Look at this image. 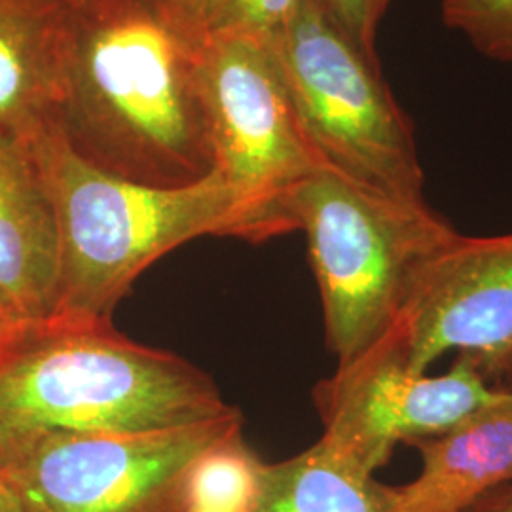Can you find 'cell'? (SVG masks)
<instances>
[{
  "label": "cell",
  "instance_id": "obj_25",
  "mask_svg": "<svg viewBox=\"0 0 512 512\" xmlns=\"http://www.w3.org/2000/svg\"><path fill=\"white\" fill-rule=\"evenodd\" d=\"M509 380H511V382H512V370H511V374H509ZM511 387H512V384H511Z\"/></svg>",
  "mask_w": 512,
  "mask_h": 512
},
{
  "label": "cell",
  "instance_id": "obj_12",
  "mask_svg": "<svg viewBox=\"0 0 512 512\" xmlns=\"http://www.w3.org/2000/svg\"><path fill=\"white\" fill-rule=\"evenodd\" d=\"M67 6L0 0V139L31 143L61 103Z\"/></svg>",
  "mask_w": 512,
  "mask_h": 512
},
{
  "label": "cell",
  "instance_id": "obj_16",
  "mask_svg": "<svg viewBox=\"0 0 512 512\" xmlns=\"http://www.w3.org/2000/svg\"><path fill=\"white\" fill-rule=\"evenodd\" d=\"M440 18L478 54L512 65V0H442Z\"/></svg>",
  "mask_w": 512,
  "mask_h": 512
},
{
  "label": "cell",
  "instance_id": "obj_22",
  "mask_svg": "<svg viewBox=\"0 0 512 512\" xmlns=\"http://www.w3.org/2000/svg\"><path fill=\"white\" fill-rule=\"evenodd\" d=\"M395 0H374V19H376V23L380 25V21L385 16V12L389 10V6L393 4Z\"/></svg>",
  "mask_w": 512,
  "mask_h": 512
},
{
  "label": "cell",
  "instance_id": "obj_11",
  "mask_svg": "<svg viewBox=\"0 0 512 512\" xmlns=\"http://www.w3.org/2000/svg\"><path fill=\"white\" fill-rule=\"evenodd\" d=\"M412 446L420 473L391 486V512H465L512 482V397Z\"/></svg>",
  "mask_w": 512,
  "mask_h": 512
},
{
  "label": "cell",
  "instance_id": "obj_7",
  "mask_svg": "<svg viewBox=\"0 0 512 512\" xmlns=\"http://www.w3.org/2000/svg\"><path fill=\"white\" fill-rule=\"evenodd\" d=\"M200 90L215 171L266 222L272 236L294 232V188L327 167L300 126L268 44L202 37Z\"/></svg>",
  "mask_w": 512,
  "mask_h": 512
},
{
  "label": "cell",
  "instance_id": "obj_15",
  "mask_svg": "<svg viewBox=\"0 0 512 512\" xmlns=\"http://www.w3.org/2000/svg\"><path fill=\"white\" fill-rule=\"evenodd\" d=\"M306 0H196L192 27L200 37L251 38L268 44Z\"/></svg>",
  "mask_w": 512,
  "mask_h": 512
},
{
  "label": "cell",
  "instance_id": "obj_5",
  "mask_svg": "<svg viewBox=\"0 0 512 512\" xmlns=\"http://www.w3.org/2000/svg\"><path fill=\"white\" fill-rule=\"evenodd\" d=\"M268 48L323 164L372 190L425 200L408 114L385 84L380 63L344 33L321 0H306Z\"/></svg>",
  "mask_w": 512,
  "mask_h": 512
},
{
  "label": "cell",
  "instance_id": "obj_9",
  "mask_svg": "<svg viewBox=\"0 0 512 512\" xmlns=\"http://www.w3.org/2000/svg\"><path fill=\"white\" fill-rule=\"evenodd\" d=\"M397 332L418 372L454 351L494 384L512 370V232L458 234L431 256L408 296Z\"/></svg>",
  "mask_w": 512,
  "mask_h": 512
},
{
  "label": "cell",
  "instance_id": "obj_10",
  "mask_svg": "<svg viewBox=\"0 0 512 512\" xmlns=\"http://www.w3.org/2000/svg\"><path fill=\"white\" fill-rule=\"evenodd\" d=\"M59 279L54 207L29 143L0 139V304L48 323Z\"/></svg>",
  "mask_w": 512,
  "mask_h": 512
},
{
  "label": "cell",
  "instance_id": "obj_8",
  "mask_svg": "<svg viewBox=\"0 0 512 512\" xmlns=\"http://www.w3.org/2000/svg\"><path fill=\"white\" fill-rule=\"evenodd\" d=\"M511 397L512 387L490 384L461 357L439 376L410 368L393 329L313 389L323 421L319 440L368 475L385 465L399 444L442 435Z\"/></svg>",
  "mask_w": 512,
  "mask_h": 512
},
{
  "label": "cell",
  "instance_id": "obj_13",
  "mask_svg": "<svg viewBox=\"0 0 512 512\" xmlns=\"http://www.w3.org/2000/svg\"><path fill=\"white\" fill-rule=\"evenodd\" d=\"M251 512H391V486L317 440L298 456L262 463Z\"/></svg>",
  "mask_w": 512,
  "mask_h": 512
},
{
  "label": "cell",
  "instance_id": "obj_14",
  "mask_svg": "<svg viewBox=\"0 0 512 512\" xmlns=\"http://www.w3.org/2000/svg\"><path fill=\"white\" fill-rule=\"evenodd\" d=\"M262 459L245 444L241 433L211 448L196 463L188 507L220 512H251L258 492Z\"/></svg>",
  "mask_w": 512,
  "mask_h": 512
},
{
  "label": "cell",
  "instance_id": "obj_2",
  "mask_svg": "<svg viewBox=\"0 0 512 512\" xmlns=\"http://www.w3.org/2000/svg\"><path fill=\"white\" fill-rule=\"evenodd\" d=\"M29 147L59 234L54 323H110L135 279L192 239L274 238L217 171L186 186L133 183L84 162L54 126L37 133Z\"/></svg>",
  "mask_w": 512,
  "mask_h": 512
},
{
  "label": "cell",
  "instance_id": "obj_24",
  "mask_svg": "<svg viewBox=\"0 0 512 512\" xmlns=\"http://www.w3.org/2000/svg\"><path fill=\"white\" fill-rule=\"evenodd\" d=\"M186 512H220V511H211V509H196V507H188Z\"/></svg>",
  "mask_w": 512,
  "mask_h": 512
},
{
  "label": "cell",
  "instance_id": "obj_19",
  "mask_svg": "<svg viewBox=\"0 0 512 512\" xmlns=\"http://www.w3.org/2000/svg\"><path fill=\"white\" fill-rule=\"evenodd\" d=\"M465 512H512V482L484 495Z\"/></svg>",
  "mask_w": 512,
  "mask_h": 512
},
{
  "label": "cell",
  "instance_id": "obj_23",
  "mask_svg": "<svg viewBox=\"0 0 512 512\" xmlns=\"http://www.w3.org/2000/svg\"><path fill=\"white\" fill-rule=\"evenodd\" d=\"M57 2H61V4H65V6H80V4H84V2H88V0H57Z\"/></svg>",
  "mask_w": 512,
  "mask_h": 512
},
{
  "label": "cell",
  "instance_id": "obj_6",
  "mask_svg": "<svg viewBox=\"0 0 512 512\" xmlns=\"http://www.w3.org/2000/svg\"><path fill=\"white\" fill-rule=\"evenodd\" d=\"M239 433L238 408L148 433L0 429V471L23 512H186L196 463Z\"/></svg>",
  "mask_w": 512,
  "mask_h": 512
},
{
  "label": "cell",
  "instance_id": "obj_1",
  "mask_svg": "<svg viewBox=\"0 0 512 512\" xmlns=\"http://www.w3.org/2000/svg\"><path fill=\"white\" fill-rule=\"evenodd\" d=\"M202 37L145 0L67 6L54 126L84 162L133 183L215 171L200 90Z\"/></svg>",
  "mask_w": 512,
  "mask_h": 512
},
{
  "label": "cell",
  "instance_id": "obj_17",
  "mask_svg": "<svg viewBox=\"0 0 512 512\" xmlns=\"http://www.w3.org/2000/svg\"><path fill=\"white\" fill-rule=\"evenodd\" d=\"M330 16L372 61L376 54L378 23L374 19V0H321Z\"/></svg>",
  "mask_w": 512,
  "mask_h": 512
},
{
  "label": "cell",
  "instance_id": "obj_18",
  "mask_svg": "<svg viewBox=\"0 0 512 512\" xmlns=\"http://www.w3.org/2000/svg\"><path fill=\"white\" fill-rule=\"evenodd\" d=\"M38 325H31L16 317L0 304V365L29 338Z\"/></svg>",
  "mask_w": 512,
  "mask_h": 512
},
{
  "label": "cell",
  "instance_id": "obj_3",
  "mask_svg": "<svg viewBox=\"0 0 512 512\" xmlns=\"http://www.w3.org/2000/svg\"><path fill=\"white\" fill-rule=\"evenodd\" d=\"M232 410L198 366L112 323H42L0 365V429L148 433Z\"/></svg>",
  "mask_w": 512,
  "mask_h": 512
},
{
  "label": "cell",
  "instance_id": "obj_20",
  "mask_svg": "<svg viewBox=\"0 0 512 512\" xmlns=\"http://www.w3.org/2000/svg\"><path fill=\"white\" fill-rule=\"evenodd\" d=\"M148 4L160 8L165 14L173 18L183 19L192 25V14L196 8V0H145Z\"/></svg>",
  "mask_w": 512,
  "mask_h": 512
},
{
  "label": "cell",
  "instance_id": "obj_21",
  "mask_svg": "<svg viewBox=\"0 0 512 512\" xmlns=\"http://www.w3.org/2000/svg\"><path fill=\"white\" fill-rule=\"evenodd\" d=\"M0 512H23L10 482L0 471Z\"/></svg>",
  "mask_w": 512,
  "mask_h": 512
},
{
  "label": "cell",
  "instance_id": "obj_4",
  "mask_svg": "<svg viewBox=\"0 0 512 512\" xmlns=\"http://www.w3.org/2000/svg\"><path fill=\"white\" fill-rule=\"evenodd\" d=\"M308 239L325 336L338 366L399 321L421 268L459 232L425 200H404L323 167L287 203Z\"/></svg>",
  "mask_w": 512,
  "mask_h": 512
}]
</instances>
